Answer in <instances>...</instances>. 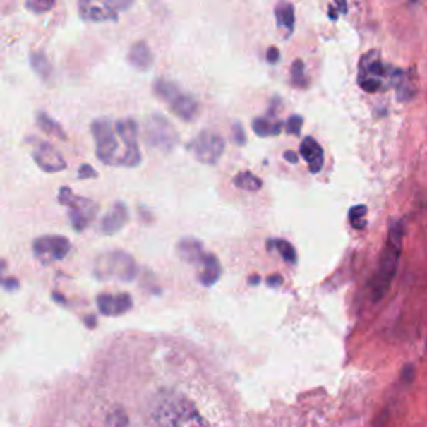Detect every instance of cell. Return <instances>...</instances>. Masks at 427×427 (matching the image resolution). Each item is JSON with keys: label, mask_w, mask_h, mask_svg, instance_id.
Returning <instances> with one entry per match:
<instances>
[{"label": "cell", "mask_w": 427, "mask_h": 427, "mask_svg": "<svg viewBox=\"0 0 427 427\" xmlns=\"http://www.w3.org/2000/svg\"><path fill=\"white\" fill-rule=\"evenodd\" d=\"M94 274L99 281H134L137 264L134 257L124 251H110L99 255L94 265Z\"/></svg>", "instance_id": "cell-4"}, {"label": "cell", "mask_w": 427, "mask_h": 427, "mask_svg": "<svg viewBox=\"0 0 427 427\" xmlns=\"http://www.w3.org/2000/svg\"><path fill=\"white\" fill-rule=\"evenodd\" d=\"M189 150L194 154L196 160H199L200 164L214 165L217 164L220 157L224 155L226 150V142L222 137L215 132L202 131L200 134L196 136V139L191 142Z\"/></svg>", "instance_id": "cell-8"}, {"label": "cell", "mask_w": 427, "mask_h": 427, "mask_svg": "<svg viewBox=\"0 0 427 427\" xmlns=\"http://www.w3.org/2000/svg\"><path fill=\"white\" fill-rule=\"evenodd\" d=\"M4 287H6L7 291H16V289L18 287V282L16 281V279H8V281H4Z\"/></svg>", "instance_id": "cell-34"}, {"label": "cell", "mask_w": 427, "mask_h": 427, "mask_svg": "<svg viewBox=\"0 0 427 427\" xmlns=\"http://www.w3.org/2000/svg\"><path fill=\"white\" fill-rule=\"evenodd\" d=\"M339 12L341 13H347V0H336Z\"/></svg>", "instance_id": "cell-35"}, {"label": "cell", "mask_w": 427, "mask_h": 427, "mask_svg": "<svg viewBox=\"0 0 427 427\" xmlns=\"http://www.w3.org/2000/svg\"><path fill=\"white\" fill-rule=\"evenodd\" d=\"M284 159H286L287 162H291V164L299 162V155H297L296 152H292V150H287V152L284 154Z\"/></svg>", "instance_id": "cell-33"}, {"label": "cell", "mask_w": 427, "mask_h": 427, "mask_svg": "<svg viewBox=\"0 0 427 427\" xmlns=\"http://www.w3.org/2000/svg\"><path fill=\"white\" fill-rule=\"evenodd\" d=\"M59 202L68 208V219L72 227L77 232L85 231L97 212V205L87 197H79L72 192L71 187H61L59 191Z\"/></svg>", "instance_id": "cell-7"}, {"label": "cell", "mask_w": 427, "mask_h": 427, "mask_svg": "<svg viewBox=\"0 0 427 427\" xmlns=\"http://www.w3.org/2000/svg\"><path fill=\"white\" fill-rule=\"evenodd\" d=\"M30 67L35 72V76L40 80L47 82L52 76V64L47 59V55L44 52H32L30 54Z\"/></svg>", "instance_id": "cell-20"}, {"label": "cell", "mask_w": 427, "mask_h": 427, "mask_svg": "<svg viewBox=\"0 0 427 427\" xmlns=\"http://www.w3.org/2000/svg\"><path fill=\"white\" fill-rule=\"evenodd\" d=\"M302 126H304V119H302V116H291L287 119V122H286V132L287 134H291V136H299L301 134V131H302Z\"/></svg>", "instance_id": "cell-27"}, {"label": "cell", "mask_w": 427, "mask_h": 427, "mask_svg": "<svg viewBox=\"0 0 427 427\" xmlns=\"http://www.w3.org/2000/svg\"><path fill=\"white\" fill-rule=\"evenodd\" d=\"M234 186L247 192H257L263 189V181H260L257 176H254L252 172L246 171V172H239L237 176L234 177Z\"/></svg>", "instance_id": "cell-22"}, {"label": "cell", "mask_w": 427, "mask_h": 427, "mask_svg": "<svg viewBox=\"0 0 427 427\" xmlns=\"http://www.w3.org/2000/svg\"><path fill=\"white\" fill-rule=\"evenodd\" d=\"M265 59H267L269 64H272V66H275V64L281 61V52H279L277 47H269L267 49V54H265Z\"/></svg>", "instance_id": "cell-30"}, {"label": "cell", "mask_w": 427, "mask_h": 427, "mask_svg": "<svg viewBox=\"0 0 427 427\" xmlns=\"http://www.w3.org/2000/svg\"><path fill=\"white\" fill-rule=\"evenodd\" d=\"M127 61L132 67L136 68V71L147 72V71H150L154 66V54H152V50H150L149 45H147L145 42H142V40H139V42L132 44L131 49H128Z\"/></svg>", "instance_id": "cell-14"}, {"label": "cell", "mask_w": 427, "mask_h": 427, "mask_svg": "<svg viewBox=\"0 0 427 427\" xmlns=\"http://www.w3.org/2000/svg\"><path fill=\"white\" fill-rule=\"evenodd\" d=\"M144 140L150 149L160 152H171L179 142L177 128L160 114H152L145 121Z\"/></svg>", "instance_id": "cell-6"}, {"label": "cell", "mask_w": 427, "mask_h": 427, "mask_svg": "<svg viewBox=\"0 0 427 427\" xmlns=\"http://www.w3.org/2000/svg\"><path fill=\"white\" fill-rule=\"evenodd\" d=\"M127 222H128V210L126 208V204L116 202V204L112 205V209L104 215L102 220H100V231L107 234V236H114V234L126 227Z\"/></svg>", "instance_id": "cell-13"}, {"label": "cell", "mask_w": 427, "mask_h": 427, "mask_svg": "<svg viewBox=\"0 0 427 427\" xmlns=\"http://www.w3.org/2000/svg\"><path fill=\"white\" fill-rule=\"evenodd\" d=\"M267 284L270 287H279L282 284V277L279 274L270 275V277H267Z\"/></svg>", "instance_id": "cell-32"}, {"label": "cell", "mask_w": 427, "mask_h": 427, "mask_svg": "<svg viewBox=\"0 0 427 427\" xmlns=\"http://www.w3.org/2000/svg\"><path fill=\"white\" fill-rule=\"evenodd\" d=\"M199 102H197L196 97H192L191 94L187 92H181L177 94L171 104H169V109L174 116H177L181 121L184 122H192L194 119L199 116Z\"/></svg>", "instance_id": "cell-12"}, {"label": "cell", "mask_w": 427, "mask_h": 427, "mask_svg": "<svg viewBox=\"0 0 427 427\" xmlns=\"http://www.w3.org/2000/svg\"><path fill=\"white\" fill-rule=\"evenodd\" d=\"M269 249H277L287 264H296L297 254L291 242L284 241V239H275V241H269Z\"/></svg>", "instance_id": "cell-23"}, {"label": "cell", "mask_w": 427, "mask_h": 427, "mask_svg": "<svg viewBox=\"0 0 427 427\" xmlns=\"http://www.w3.org/2000/svg\"><path fill=\"white\" fill-rule=\"evenodd\" d=\"M275 18H277L279 27H286L289 34L294 30L296 25V13H294V6L289 2H279L275 6Z\"/></svg>", "instance_id": "cell-21"}, {"label": "cell", "mask_w": 427, "mask_h": 427, "mask_svg": "<svg viewBox=\"0 0 427 427\" xmlns=\"http://www.w3.org/2000/svg\"><path fill=\"white\" fill-rule=\"evenodd\" d=\"M95 140V154L105 165L114 167H137L140 164V150L132 149L119 134L116 124L107 117H99L90 126Z\"/></svg>", "instance_id": "cell-1"}, {"label": "cell", "mask_w": 427, "mask_h": 427, "mask_svg": "<svg viewBox=\"0 0 427 427\" xmlns=\"http://www.w3.org/2000/svg\"><path fill=\"white\" fill-rule=\"evenodd\" d=\"M284 124L281 121H270L269 117H257L252 121V128L259 137H270L281 134Z\"/></svg>", "instance_id": "cell-19"}, {"label": "cell", "mask_w": 427, "mask_h": 427, "mask_svg": "<svg viewBox=\"0 0 427 427\" xmlns=\"http://www.w3.org/2000/svg\"><path fill=\"white\" fill-rule=\"evenodd\" d=\"M301 155L309 164V171L312 174H318L324 167V150L319 145V142L314 137H306L301 142Z\"/></svg>", "instance_id": "cell-15"}, {"label": "cell", "mask_w": 427, "mask_h": 427, "mask_svg": "<svg viewBox=\"0 0 427 427\" xmlns=\"http://www.w3.org/2000/svg\"><path fill=\"white\" fill-rule=\"evenodd\" d=\"M32 157H34L35 164L40 167V171L44 172L54 174L62 172L64 169H67L66 159L49 142H37L34 150H32Z\"/></svg>", "instance_id": "cell-10"}, {"label": "cell", "mask_w": 427, "mask_h": 427, "mask_svg": "<svg viewBox=\"0 0 427 427\" xmlns=\"http://www.w3.org/2000/svg\"><path fill=\"white\" fill-rule=\"evenodd\" d=\"M366 215H367V208L366 205H356L349 210V220H351V226L354 229H364L366 227Z\"/></svg>", "instance_id": "cell-24"}, {"label": "cell", "mask_w": 427, "mask_h": 427, "mask_svg": "<svg viewBox=\"0 0 427 427\" xmlns=\"http://www.w3.org/2000/svg\"><path fill=\"white\" fill-rule=\"evenodd\" d=\"M132 6L134 0H79V13L82 20L90 24L116 22Z\"/></svg>", "instance_id": "cell-5"}, {"label": "cell", "mask_w": 427, "mask_h": 427, "mask_svg": "<svg viewBox=\"0 0 427 427\" xmlns=\"http://www.w3.org/2000/svg\"><path fill=\"white\" fill-rule=\"evenodd\" d=\"M232 137H234V142H236L237 145H246L247 137H246V131H244V127H242L241 122H236L232 126Z\"/></svg>", "instance_id": "cell-28"}, {"label": "cell", "mask_w": 427, "mask_h": 427, "mask_svg": "<svg viewBox=\"0 0 427 427\" xmlns=\"http://www.w3.org/2000/svg\"><path fill=\"white\" fill-rule=\"evenodd\" d=\"M292 84L296 87H299V89H306L307 87L304 62H302L301 59H297V61L292 64Z\"/></svg>", "instance_id": "cell-25"}, {"label": "cell", "mask_w": 427, "mask_h": 427, "mask_svg": "<svg viewBox=\"0 0 427 427\" xmlns=\"http://www.w3.org/2000/svg\"><path fill=\"white\" fill-rule=\"evenodd\" d=\"M249 282L251 284H259L260 282V277H259V275H254V277L249 279Z\"/></svg>", "instance_id": "cell-36"}, {"label": "cell", "mask_w": 427, "mask_h": 427, "mask_svg": "<svg viewBox=\"0 0 427 427\" xmlns=\"http://www.w3.org/2000/svg\"><path fill=\"white\" fill-rule=\"evenodd\" d=\"M79 177L80 179H92V177H97V172H95L94 167H90L89 164H84L79 169Z\"/></svg>", "instance_id": "cell-31"}, {"label": "cell", "mask_w": 427, "mask_h": 427, "mask_svg": "<svg viewBox=\"0 0 427 427\" xmlns=\"http://www.w3.org/2000/svg\"><path fill=\"white\" fill-rule=\"evenodd\" d=\"M177 254L184 263L199 265L208 252H204V246L197 239L186 237L177 244Z\"/></svg>", "instance_id": "cell-16"}, {"label": "cell", "mask_w": 427, "mask_h": 427, "mask_svg": "<svg viewBox=\"0 0 427 427\" xmlns=\"http://www.w3.org/2000/svg\"><path fill=\"white\" fill-rule=\"evenodd\" d=\"M99 312L109 318H117V315L126 314L132 309V297L126 292L121 294H100L97 297Z\"/></svg>", "instance_id": "cell-11"}, {"label": "cell", "mask_w": 427, "mask_h": 427, "mask_svg": "<svg viewBox=\"0 0 427 427\" xmlns=\"http://www.w3.org/2000/svg\"><path fill=\"white\" fill-rule=\"evenodd\" d=\"M402 239H404V226L401 222L392 224L389 229V237L385 242V247L380 254L378 270H375L373 281H371V297L374 302L383 299L387 294L389 287L397 274L399 259H401L402 251Z\"/></svg>", "instance_id": "cell-3"}, {"label": "cell", "mask_w": 427, "mask_h": 427, "mask_svg": "<svg viewBox=\"0 0 427 427\" xmlns=\"http://www.w3.org/2000/svg\"><path fill=\"white\" fill-rule=\"evenodd\" d=\"M57 0H25V7L34 13H45L52 11Z\"/></svg>", "instance_id": "cell-26"}, {"label": "cell", "mask_w": 427, "mask_h": 427, "mask_svg": "<svg viewBox=\"0 0 427 427\" xmlns=\"http://www.w3.org/2000/svg\"><path fill=\"white\" fill-rule=\"evenodd\" d=\"M197 267H199V281L205 287L214 286L220 279V275H222V267H220L219 259L214 254H205Z\"/></svg>", "instance_id": "cell-17"}, {"label": "cell", "mask_w": 427, "mask_h": 427, "mask_svg": "<svg viewBox=\"0 0 427 427\" xmlns=\"http://www.w3.org/2000/svg\"><path fill=\"white\" fill-rule=\"evenodd\" d=\"M35 119H37V127H39L42 132H45V134L57 137V139H61V140H66L67 139L66 132H64V128H62L61 124L55 121V119L50 117L49 114L37 112V117Z\"/></svg>", "instance_id": "cell-18"}, {"label": "cell", "mask_w": 427, "mask_h": 427, "mask_svg": "<svg viewBox=\"0 0 427 427\" xmlns=\"http://www.w3.org/2000/svg\"><path fill=\"white\" fill-rule=\"evenodd\" d=\"M32 251L40 264L49 265L66 259L71 252V242L64 236H42L35 239Z\"/></svg>", "instance_id": "cell-9"}, {"label": "cell", "mask_w": 427, "mask_h": 427, "mask_svg": "<svg viewBox=\"0 0 427 427\" xmlns=\"http://www.w3.org/2000/svg\"><path fill=\"white\" fill-rule=\"evenodd\" d=\"M109 422L112 424V427H126L128 424V419L127 416L124 414V411H116L109 417Z\"/></svg>", "instance_id": "cell-29"}, {"label": "cell", "mask_w": 427, "mask_h": 427, "mask_svg": "<svg viewBox=\"0 0 427 427\" xmlns=\"http://www.w3.org/2000/svg\"><path fill=\"white\" fill-rule=\"evenodd\" d=\"M152 417L159 427H210L189 399L171 391L155 397Z\"/></svg>", "instance_id": "cell-2"}]
</instances>
